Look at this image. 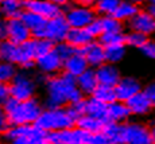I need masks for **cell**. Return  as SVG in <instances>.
<instances>
[{"instance_id": "6da1fadb", "label": "cell", "mask_w": 155, "mask_h": 144, "mask_svg": "<svg viewBox=\"0 0 155 144\" xmlns=\"http://www.w3.org/2000/svg\"><path fill=\"white\" fill-rule=\"evenodd\" d=\"M77 88V77L62 70L61 73L51 76L45 83L46 97L43 100L45 108H61L69 105V97L73 89Z\"/></svg>"}, {"instance_id": "7a4b0ae2", "label": "cell", "mask_w": 155, "mask_h": 144, "mask_svg": "<svg viewBox=\"0 0 155 144\" xmlns=\"http://www.w3.org/2000/svg\"><path fill=\"white\" fill-rule=\"evenodd\" d=\"M34 124L39 127L41 129L51 132L76 127V120L71 117V115L68 110V106L51 108V109L45 108L43 112L41 113V116Z\"/></svg>"}, {"instance_id": "3957f363", "label": "cell", "mask_w": 155, "mask_h": 144, "mask_svg": "<svg viewBox=\"0 0 155 144\" xmlns=\"http://www.w3.org/2000/svg\"><path fill=\"white\" fill-rule=\"evenodd\" d=\"M45 106L37 97L28 98L25 101H19L16 106L7 113L10 125H22V124H34L43 112Z\"/></svg>"}, {"instance_id": "277c9868", "label": "cell", "mask_w": 155, "mask_h": 144, "mask_svg": "<svg viewBox=\"0 0 155 144\" xmlns=\"http://www.w3.org/2000/svg\"><path fill=\"white\" fill-rule=\"evenodd\" d=\"M10 94L19 101H25L35 97L38 90V82L28 71L19 70L10 83Z\"/></svg>"}, {"instance_id": "5b68a950", "label": "cell", "mask_w": 155, "mask_h": 144, "mask_svg": "<svg viewBox=\"0 0 155 144\" xmlns=\"http://www.w3.org/2000/svg\"><path fill=\"white\" fill-rule=\"evenodd\" d=\"M62 12L66 16V20L70 27L84 28L88 27L97 18V12L93 7H81L73 3H69L62 7Z\"/></svg>"}, {"instance_id": "8992f818", "label": "cell", "mask_w": 155, "mask_h": 144, "mask_svg": "<svg viewBox=\"0 0 155 144\" xmlns=\"http://www.w3.org/2000/svg\"><path fill=\"white\" fill-rule=\"evenodd\" d=\"M89 132L81 129L80 127H71L61 131H51L47 132L46 137L53 144L64 143V144H86Z\"/></svg>"}, {"instance_id": "52a82bcc", "label": "cell", "mask_w": 155, "mask_h": 144, "mask_svg": "<svg viewBox=\"0 0 155 144\" xmlns=\"http://www.w3.org/2000/svg\"><path fill=\"white\" fill-rule=\"evenodd\" d=\"M69 30L70 26L66 20V16L62 12L51 19H47V23L45 26V38L53 41L54 43H59L66 41Z\"/></svg>"}, {"instance_id": "ba28073f", "label": "cell", "mask_w": 155, "mask_h": 144, "mask_svg": "<svg viewBox=\"0 0 155 144\" xmlns=\"http://www.w3.org/2000/svg\"><path fill=\"white\" fill-rule=\"evenodd\" d=\"M124 144H154L150 128L139 123L124 124Z\"/></svg>"}, {"instance_id": "9c48e42d", "label": "cell", "mask_w": 155, "mask_h": 144, "mask_svg": "<svg viewBox=\"0 0 155 144\" xmlns=\"http://www.w3.org/2000/svg\"><path fill=\"white\" fill-rule=\"evenodd\" d=\"M35 64H37L38 71H42L47 76H55L64 70V61L54 49L46 54L38 55L35 59Z\"/></svg>"}, {"instance_id": "30bf717a", "label": "cell", "mask_w": 155, "mask_h": 144, "mask_svg": "<svg viewBox=\"0 0 155 144\" xmlns=\"http://www.w3.org/2000/svg\"><path fill=\"white\" fill-rule=\"evenodd\" d=\"M5 20H7V27H8V41H11L15 44H20L32 38L31 30L20 19V16L11 18V19H5Z\"/></svg>"}, {"instance_id": "8fae6325", "label": "cell", "mask_w": 155, "mask_h": 144, "mask_svg": "<svg viewBox=\"0 0 155 144\" xmlns=\"http://www.w3.org/2000/svg\"><path fill=\"white\" fill-rule=\"evenodd\" d=\"M25 8L32 12H37L45 16L46 19H51L57 15L62 14V7L50 0H25Z\"/></svg>"}, {"instance_id": "7c38bea8", "label": "cell", "mask_w": 155, "mask_h": 144, "mask_svg": "<svg viewBox=\"0 0 155 144\" xmlns=\"http://www.w3.org/2000/svg\"><path fill=\"white\" fill-rule=\"evenodd\" d=\"M47 132L41 129L35 124H22V125H11L4 133L2 135L4 140L12 142L14 139L19 136H28V137H46Z\"/></svg>"}, {"instance_id": "4fadbf2b", "label": "cell", "mask_w": 155, "mask_h": 144, "mask_svg": "<svg viewBox=\"0 0 155 144\" xmlns=\"http://www.w3.org/2000/svg\"><path fill=\"white\" fill-rule=\"evenodd\" d=\"M82 53H84L86 61L91 67L97 69L99 66L105 64V46L101 43L100 41H92L85 47H82Z\"/></svg>"}, {"instance_id": "5bb4252c", "label": "cell", "mask_w": 155, "mask_h": 144, "mask_svg": "<svg viewBox=\"0 0 155 144\" xmlns=\"http://www.w3.org/2000/svg\"><path fill=\"white\" fill-rule=\"evenodd\" d=\"M37 57H38L37 39H35V38H31V39L23 42V43L16 44V53H15L14 64L20 67V66H23L26 62L35 61Z\"/></svg>"}, {"instance_id": "9a60e30c", "label": "cell", "mask_w": 155, "mask_h": 144, "mask_svg": "<svg viewBox=\"0 0 155 144\" xmlns=\"http://www.w3.org/2000/svg\"><path fill=\"white\" fill-rule=\"evenodd\" d=\"M128 25H130L131 30L143 32L146 35H150L155 32V18L148 11H139L128 22Z\"/></svg>"}, {"instance_id": "2e32d148", "label": "cell", "mask_w": 155, "mask_h": 144, "mask_svg": "<svg viewBox=\"0 0 155 144\" xmlns=\"http://www.w3.org/2000/svg\"><path fill=\"white\" fill-rule=\"evenodd\" d=\"M115 90H116L117 100L126 103L128 98H131L134 94L140 92L142 88L138 80L132 78V77H124V78H120L117 85L115 86Z\"/></svg>"}, {"instance_id": "e0dca14e", "label": "cell", "mask_w": 155, "mask_h": 144, "mask_svg": "<svg viewBox=\"0 0 155 144\" xmlns=\"http://www.w3.org/2000/svg\"><path fill=\"white\" fill-rule=\"evenodd\" d=\"M88 67H91V66H89L81 49H77V51L64 62V71L70 73L74 77H78Z\"/></svg>"}, {"instance_id": "ac0fdd59", "label": "cell", "mask_w": 155, "mask_h": 144, "mask_svg": "<svg viewBox=\"0 0 155 144\" xmlns=\"http://www.w3.org/2000/svg\"><path fill=\"white\" fill-rule=\"evenodd\" d=\"M96 74L99 83H101V85L116 86L121 78L119 69L115 66V64H109V62H105V64L99 66L96 69Z\"/></svg>"}, {"instance_id": "d6986e66", "label": "cell", "mask_w": 155, "mask_h": 144, "mask_svg": "<svg viewBox=\"0 0 155 144\" xmlns=\"http://www.w3.org/2000/svg\"><path fill=\"white\" fill-rule=\"evenodd\" d=\"M126 104L128 105L132 115H146L153 108V103L144 90H140L136 94H134L132 97L126 101Z\"/></svg>"}, {"instance_id": "ffe728a7", "label": "cell", "mask_w": 155, "mask_h": 144, "mask_svg": "<svg viewBox=\"0 0 155 144\" xmlns=\"http://www.w3.org/2000/svg\"><path fill=\"white\" fill-rule=\"evenodd\" d=\"M77 86L84 92L85 96H92L96 88L99 86V80H97L96 69L88 67L82 74L77 77Z\"/></svg>"}, {"instance_id": "44dd1931", "label": "cell", "mask_w": 155, "mask_h": 144, "mask_svg": "<svg viewBox=\"0 0 155 144\" xmlns=\"http://www.w3.org/2000/svg\"><path fill=\"white\" fill-rule=\"evenodd\" d=\"M92 41H94V37L88 31L86 27H84V28L70 27L66 37V42H69L71 46H74L76 49H82L88 43H91Z\"/></svg>"}, {"instance_id": "7402d4cb", "label": "cell", "mask_w": 155, "mask_h": 144, "mask_svg": "<svg viewBox=\"0 0 155 144\" xmlns=\"http://www.w3.org/2000/svg\"><path fill=\"white\" fill-rule=\"evenodd\" d=\"M132 115L128 108V105L124 101H113V103L108 104V113L107 117L109 121H115V123H124L130 119V116Z\"/></svg>"}, {"instance_id": "603a6c76", "label": "cell", "mask_w": 155, "mask_h": 144, "mask_svg": "<svg viewBox=\"0 0 155 144\" xmlns=\"http://www.w3.org/2000/svg\"><path fill=\"white\" fill-rule=\"evenodd\" d=\"M108 120H103V119H97L93 117V116H89V115H82L77 119L76 125L80 127L81 129H84L89 133H94V132H101L104 129V125Z\"/></svg>"}, {"instance_id": "cb8c5ba5", "label": "cell", "mask_w": 155, "mask_h": 144, "mask_svg": "<svg viewBox=\"0 0 155 144\" xmlns=\"http://www.w3.org/2000/svg\"><path fill=\"white\" fill-rule=\"evenodd\" d=\"M139 11L140 10H139L136 3H132L130 0H123L112 15L115 18H117L119 20H121V22H130Z\"/></svg>"}, {"instance_id": "d4e9b609", "label": "cell", "mask_w": 155, "mask_h": 144, "mask_svg": "<svg viewBox=\"0 0 155 144\" xmlns=\"http://www.w3.org/2000/svg\"><path fill=\"white\" fill-rule=\"evenodd\" d=\"M107 113H108V104L97 100L93 96L86 98V115L93 116V117H97V119L108 120Z\"/></svg>"}, {"instance_id": "484cf974", "label": "cell", "mask_w": 155, "mask_h": 144, "mask_svg": "<svg viewBox=\"0 0 155 144\" xmlns=\"http://www.w3.org/2000/svg\"><path fill=\"white\" fill-rule=\"evenodd\" d=\"M103 132L111 139L113 144H124V124L123 123L107 121Z\"/></svg>"}, {"instance_id": "4316f807", "label": "cell", "mask_w": 155, "mask_h": 144, "mask_svg": "<svg viewBox=\"0 0 155 144\" xmlns=\"http://www.w3.org/2000/svg\"><path fill=\"white\" fill-rule=\"evenodd\" d=\"M20 19L27 25V27L31 30V32L42 30L47 23V19L45 16H42V15H39L37 12H32V11H30V10H26V8L22 12V15H20Z\"/></svg>"}, {"instance_id": "83f0119b", "label": "cell", "mask_w": 155, "mask_h": 144, "mask_svg": "<svg viewBox=\"0 0 155 144\" xmlns=\"http://www.w3.org/2000/svg\"><path fill=\"white\" fill-rule=\"evenodd\" d=\"M0 8H2L5 19L19 18L25 11V3L23 0H5L4 3L0 4Z\"/></svg>"}, {"instance_id": "f1b7e54d", "label": "cell", "mask_w": 155, "mask_h": 144, "mask_svg": "<svg viewBox=\"0 0 155 144\" xmlns=\"http://www.w3.org/2000/svg\"><path fill=\"white\" fill-rule=\"evenodd\" d=\"M126 55V43L105 46V59L109 64H117Z\"/></svg>"}, {"instance_id": "f546056e", "label": "cell", "mask_w": 155, "mask_h": 144, "mask_svg": "<svg viewBox=\"0 0 155 144\" xmlns=\"http://www.w3.org/2000/svg\"><path fill=\"white\" fill-rule=\"evenodd\" d=\"M92 96L96 97L97 100L105 103V104H111V103H113V101L117 100V97H116L115 86L101 85V83H99V86L96 88V90L93 92V94Z\"/></svg>"}, {"instance_id": "4dcf8cb0", "label": "cell", "mask_w": 155, "mask_h": 144, "mask_svg": "<svg viewBox=\"0 0 155 144\" xmlns=\"http://www.w3.org/2000/svg\"><path fill=\"white\" fill-rule=\"evenodd\" d=\"M18 67H19V66L12 64V62L0 59V82L10 83L14 77L16 76V73L19 71Z\"/></svg>"}, {"instance_id": "1f68e13d", "label": "cell", "mask_w": 155, "mask_h": 144, "mask_svg": "<svg viewBox=\"0 0 155 144\" xmlns=\"http://www.w3.org/2000/svg\"><path fill=\"white\" fill-rule=\"evenodd\" d=\"M100 20L104 32H123V22L113 15H101Z\"/></svg>"}, {"instance_id": "d6a6232c", "label": "cell", "mask_w": 155, "mask_h": 144, "mask_svg": "<svg viewBox=\"0 0 155 144\" xmlns=\"http://www.w3.org/2000/svg\"><path fill=\"white\" fill-rule=\"evenodd\" d=\"M123 0H96L94 11L99 15H112Z\"/></svg>"}, {"instance_id": "836d02e7", "label": "cell", "mask_w": 155, "mask_h": 144, "mask_svg": "<svg viewBox=\"0 0 155 144\" xmlns=\"http://www.w3.org/2000/svg\"><path fill=\"white\" fill-rule=\"evenodd\" d=\"M99 41L104 46H111V44L126 43V35L123 32H103L99 37Z\"/></svg>"}, {"instance_id": "e575fe53", "label": "cell", "mask_w": 155, "mask_h": 144, "mask_svg": "<svg viewBox=\"0 0 155 144\" xmlns=\"http://www.w3.org/2000/svg\"><path fill=\"white\" fill-rule=\"evenodd\" d=\"M147 41H148L147 35L139 31H134V30H131V32H128L126 35V44L132 47H138V49H140Z\"/></svg>"}, {"instance_id": "d590c367", "label": "cell", "mask_w": 155, "mask_h": 144, "mask_svg": "<svg viewBox=\"0 0 155 144\" xmlns=\"http://www.w3.org/2000/svg\"><path fill=\"white\" fill-rule=\"evenodd\" d=\"M54 50L57 51V54H58L59 57H61L62 61H66L69 57H71L74 53L77 51V49L74 46H71V44L69 43V42L64 41V42H59V43H55L54 46Z\"/></svg>"}, {"instance_id": "8d00e7d4", "label": "cell", "mask_w": 155, "mask_h": 144, "mask_svg": "<svg viewBox=\"0 0 155 144\" xmlns=\"http://www.w3.org/2000/svg\"><path fill=\"white\" fill-rule=\"evenodd\" d=\"M0 51H2V59L3 61H8L14 64L15 53H16V44L12 43L11 41H3L2 46H0Z\"/></svg>"}, {"instance_id": "74e56055", "label": "cell", "mask_w": 155, "mask_h": 144, "mask_svg": "<svg viewBox=\"0 0 155 144\" xmlns=\"http://www.w3.org/2000/svg\"><path fill=\"white\" fill-rule=\"evenodd\" d=\"M86 144H113L108 136L101 132H94V133H89Z\"/></svg>"}, {"instance_id": "f35d334b", "label": "cell", "mask_w": 155, "mask_h": 144, "mask_svg": "<svg viewBox=\"0 0 155 144\" xmlns=\"http://www.w3.org/2000/svg\"><path fill=\"white\" fill-rule=\"evenodd\" d=\"M35 39H37V38H35ZM54 46H55L54 42L47 39V38L37 39V53H38V55H42V54L51 51V50L54 49Z\"/></svg>"}, {"instance_id": "ab89813d", "label": "cell", "mask_w": 155, "mask_h": 144, "mask_svg": "<svg viewBox=\"0 0 155 144\" xmlns=\"http://www.w3.org/2000/svg\"><path fill=\"white\" fill-rule=\"evenodd\" d=\"M86 28H88V31L91 32V34L93 35L94 38H99L100 35L104 32V30H103V25H101V20H100V18H99V16H97L96 19H94L93 22L91 23V25L86 27Z\"/></svg>"}, {"instance_id": "60d3db41", "label": "cell", "mask_w": 155, "mask_h": 144, "mask_svg": "<svg viewBox=\"0 0 155 144\" xmlns=\"http://www.w3.org/2000/svg\"><path fill=\"white\" fill-rule=\"evenodd\" d=\"M10 121H8V116H7V112L4 110L3 105L0 104V135H3L5 131L10 128Z\"/></svg>"}, {"instance_id": "b9f144b4", "label": "cell", "mask_w": 155, "mask_h": 144, "mask_svg": "<svg viewBox=\"0 0 155 144\" xmlns=\"http://www.w3.org/2000/svg\"><path fill=\"white\" fill-rule=\"evenodd\" d=\"M140 51L148 58H155V42L147 41L144 44L140 47Z\"/></svg>"}, {"instance_id": "7bdbcfd3", "label": "cell", "mask_w": 155, "mask_h": 144, "mask_svg": "<svg viewBox=\"0 0 155 144\" xmlns=\"http://www.w3.org/2000/svg\"><path fill=\"white\" fill-rule=\"evenodd\" d=\"M85 98V94H84V92L81 90V89L77 86V88H74L73 89V92L70 93V97H69V104H76V103H78V101H81V100H84Z\"/></svg>"}, {"instance_id": "ee69618b", "label": "cell", "mask_w": 155, "mask_h": 144, "mask_svg": "<svg viewBox=\"0 0 155 144\" xmlns=\"http://www.w3.org/2000/svg\"><path fill=\"white\" fill-rule=\"evenodd\" d=\"M10 96V85L5 82H0V104H4Z\"/></svg>"}, {"instance_id": "f6af8a7d", "label": "cell", "mask_w": 155, "mask_h": 144, "mask_svg": "<svg viewBox=\"0 0 155 144\" xmlns=\"http://www.w3.org/2000/svg\"><path fill=\"white\" fill-rule=\"evenodd\" d=\"M37 139H39V137H28V136H19L16 137V139H14L12 144H34V142Z\"/></svg>"}, {"instance_id": "bcb514c9", "label": "cell", "mask_w": 155, "mask_h": 144, "mask_svg": "<svg viewBox=\"0 0 155 144\" xmlns=\"http://www.w3.org/2000/svg\"><path fill=\"white\" fill-rule=\"evenodd\" d=\"M8 39V27H7V20L0 22V42Z\"/></svg>"}, {"instance_id": "7dc6e473", "label": "cell", "mask_w": 155, "mask_h": 144, "mask_svg": "<svg viewBox=\"0 0 155 144\" xmlns=\"http://www.w3.org/2000/svg\"><path fill=\"white\" fill-rule=\"evenodd\" d=\"M34 77H35V81L38 82V85H43L45 86V83L47 82V80H49L51 76H47V74L42 73V71H38V73L35 74Z\"/></svg>"}, {"instance_id": "c3c4849f", "label": "cell", "mask_w": 155, "mask_h": 144, "mask_svg": "<svg viewBox=\"0 0 155 144\" xmlns=\"http://www.w3.org/2000/svg\"><path fill=\"white\" fill-rule=\"evenodd\" d=\"M146 93H147V96L150 97L151 103H153V106H155V82L154 83H150V85L146 88Z\"/></svg>"}, {"instance_id": "681fc988", "label": "cell", "mask_w": 155, "mask_h": 144, "mask_svg": "<svg viewBox=\"0 0 155 144\" xmlns=\"http://www.w3.org/2000/svg\"><path fill=\"white\" fill-rule=\"evenodd\" d=\"M71 3L76 5H81V7H94L96 0H71Z\"/></svg>"}, {"instance_id": "f907efd6", "label": "cell", "mask_w": 155, "mask_h": 144, "mask_svg": "<svg viewBox=\"0 0 155 144\" xmlns=\"http://www.w3.org/2000/svg\"><path fill=\"white\" fill-rule=\"evenodd\" d=\"M50 2L55 3V4L61 5V7H65L66 4H69V3H71V0H50Z\"/></svg>"}, {"instance_id": "816d5d0a", "label": "cell", "mask_w": 155, "mask_h": 144, "mask_svg": "<svg viewBox=\"0 0 155 144\" xmlns=\"http://www.w3.org/2000/svg\"><path fill=\"white\" fill-rule=\"evenodd\" d=\"M34 144H53V143L49 142V140H47V137H39V139L35 140Z\"/></svg>"}, {"instance_id": "f5cc1de1", "label": "cell", "mask_w": 155, "mask_h": 144, "mask_svg": "<svg viewBox=\"0 0 155 144\" xmlns=\"http://www.w3.org/2000/svg\"><path fill=\"white\" fill-rule=\"evenodd\" d=\"M147 11H148V12H150V14H151V15H153V16L155 18V4H150V5H148Z\"/></svg>"}, {"instance_id": "db71d44e", "label": "cell", "mask_w": 155, "mask_h": 144, "mask_svg": "<svg viewBox=\"0 0 155 144\" xmlns=\"http://www.w3.org/2000/svg\"><path fill=\"white\" fill-rule=\"evenodd\" d=\"M150 131H151V136H153V140H154V144H155V124L151 125Z\"/></svg>"}, {"instance_id": "11a10c76", "label": "cell", "mask_w": 155, "mask_h": 144, "mask_svg": "<svg viewBox=\"0 0 155 144\" xmlns=\"http://www.w3.org/2000/svg\"><path fill=\"white\" fill-rule=\"evenodd\" d=\"M5 18H4V15H3V11H2V8H0V22H3Z\"/></svg>"}, {"instance_id": "9f6ffc18", "label": "cell", "mask_w": 155, "mask_h": 144, "mask_svg": "<svg viewBox=\"0 0 155 144\" xmlns=\"http://www.w3.org/2000/svg\"><path fill=\"white\" fill-rule=\"evenodd\" d=\"M130 2H132V3H136V4H139V3H142L143 0H130Z\"/></svg>"}, {"instance_id": "6f0895ef", "label": "cell", "mask_w": 155, "mask_h": 144, "mask_svg": "<svg viewBox=\"0 0 155 144\" xmlns=\"http://www.w3.org/2000/svg\"><path fill=\"white\" fill-rule=\"evenodd\" d=\"M0 144H12V143L8 142V140H5V142H0Z\"/></svg>"}, {"instance_id": "680465c9", "label": "cell", "mask_w": 155, "mask_h": 144, "mask_svg": "<svg viewBox=\"0 0 155 144\" xmlns=\"http://www.w3.org/2000/svg\"><path fill=\"white\" fill-rule=\"evenodd\" d=\"M148 3H150V4H155V0H147Z\"/></svg>"}, {"instance_id": "91938a15", "label": "cell", "mask_w": 155, "mask_h": 144, "mask_svg": "<svg viewBox=\"0 0 155 144\" xmlns=\"http://www.w3.org/2000/svg\"><path fill=\"white\" fill-rule=\"evenodd\" d=\"M0 46H2V42H0ZM0 59H2V51H0Z\"/></svg>"}, {"instance_id": "94428289", "label": "cell", "mask_w": 155, "mask_h": 144, "mask_svg": "<svg viewBox=\"0 0 155 144\" xmlns=\"http://www.w3.org/2000/svg\"><path fill=\"white\" fill-rule=\"evenodd\" d=\"M5 2V0H0V4H2V3H4Z\"/></svg>"}, {"instance_id": "6125c7cd", "label": "cell", "mask_w": 155, "mask_h": 144, "mask_svg": "<svg viewBox=\"0 0 155 144\" xmlns=\"http://www.w3.org/2000/svg\"><path fill=\"white\" fill-rule=\"evenodd\" d=\"M57 144H64V143H57Z\"/></svg>"}, {"instance_id": "be15d7a7", "label": "cell", "mask_w": 155, "mask_h": 144, "mask_svg": "<svg viewBox=\"0 0 155 144\" xmlns=\"http://www.w3.org/2000/svg\"><path fill=\"white\" fill-rule=\"evenodd\" d=\"M0 136H2V135H0Z\"/></svg>"}, {"instance_id": "e7e4bbea", "label": "cell", "mask_w": 155, "mask_h": 144, "mask_svg": "<svg viewBox=\"0 0 155 144\" xmlns=\"http://www.w3.org/2000/svg\"><path fill=\"white\" fill-rule=\"evenodd\" d=\"M23 2H25V0H23Z\"/></svg>"}]
</instances>
